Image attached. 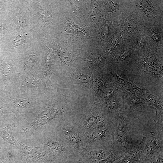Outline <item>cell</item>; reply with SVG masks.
<instances>
[{
	"instance_id": "19",
	"label": "cell",
	"mask_w": 163,
	"mask_h": 163,
	"mask_svg": "<svg viewBox=\"0 0 163 163\" xmlns=\"http://www.w3.org/2000/svg\"><path fill=\"white\" fill-rule=\"evenodd\" d=\"M133 163H144L142 160L139 161H138Z\"/></svg>"
},
{
	"instance_id": "18",
	"label": "cell",
	"mask_w": 163,
	"mask_h": 163,
	"mask_svg": "<svg viewBox=\"0 0 163 163\" xmlns=\"http://www.w3.org/2000/svg\"><path fill=\"white\" fill-rule=\"evenodd\" d=\"M120 159L115 161L113 163H121Z\"/></svg>"
},
{
	"instance_id": "11",
	"label": "cell",
	"mask_w": 163,
	"mask_h": 163,
	"mask_svg": "<svg viewBox=\"0 0 163 163\" xmlns=\"http://www.w3.org/2000/svg\"><path fill=\"white\" fill-rule=\"evenodd\" d=\"M123 157L118 154L113 150L111 153L106 158L95 163H113Z\"/></svg>"
},
{
	"instance_id": "10",
	"label": "cell",
	"mask_w": 163,
	"mask_h": 163,
	"mask_svg": "<svg viewBox=\"0 0 163 163\" xmlns=\"http://www.w3.org/2000/svg\"><path fill=\"white\" fill-rule=\"evenodd\" d=\"M32 104L28 101L22 98H16L13 101V106L18 110L23 112L24 110L30 108Z\"/></svg>"
},
{
	"instance_id": "6",
	"label": "cell",
	"mask_w": 163,
	"mask_h": 163,
	"mask_svg": "<svg viewBox=\"0 0 163 163\" xmlns=\"http://www.w3.org/2000/svg\"><path fill=\"white\" fill-rule=\"evenodd\" d=\"M15 126L14 123L8 125L5 128L1 129L0 133L5 141L17 147L18 144V141L15 140L12 135V130Z\"/></svg>"
},
{
	"instance_id": "4",
	"label": "cell",
	"mask_w": 163,
	"mask_h": 163,
	"mask_svg": "<svg viewBox=\"0 0 163 163\" xmlns=\"http://www.w3.org/2000/svg\"><path fill=\"white\" fill-rule=\"evenodd\" d=\"M113 149H98L87 151L81 154L80 163H95L106 158Z\"/></svg>"
},
{
	"instance_id": "5",
	"label": "cell",
	"mask_w": 163,
	"mask_h": 163,
	"mask_svg": "<svg viewBox=\"0 0 163 163\" xmlns=\"http://www.w3.org/2000/svg\"><path fill=\"white\" fill-rule=\"evenodd\" d=\"M143 157V150L138 145L127 152L123 157L120 158V160L121 163H133L142 160Z\"/></svg>"
},
{
	"instance_id": "3",
	"label": "cell",
	"mask_w": 163,
	"mask_h": 163,
	"mask_svg": "<svg viewBox=\"0 0 163 163\" xmlns=\"http://www.w3.org/2000/svg\"><path fill=\"white\" fill-rule=\"evenodd\" d=\"M57 115L58 112L55 109L49 107L39 114L27 127L23 128V131L25 135L30 136L38 128L57 117Z\"/></svg>"
},
{
	"instance_id": "14",
	"label": "cell",
	"mask_w": 163,
	"mask_h": 163,
	"mask_svg": "<svg viewBox=\"0 0 163 163\" xmlns=\"http://www.w3.org/2000/svg\"><path fill=\"white\" fill-rule=\"evenodd\" d=\"M23 85L26 86L33 87L37 86L39 82L37 80L33 77L26 78L24 81Z\"/></svg>"
},
{
	"instance_id": "13",
	"label": "cell",
	"mask_w": 163,
	"mask_h": 163,
	"mask_svg": "<svg viewBox=\"0 0 163 163\" xmlns=\"http://www.w3.org/2000/svg\"><path fill=\"white\" fill-rule=\"evenodd\" d=\"M163 153L157 154L152 157L142 160L144 163H163Z\"/></svg>"
},
{
	"instance_id": "9",
	"label": "cell",
	"mask_w": 163,
	"mask_h": 163,
	"mask_svg": "<svg viewBox=\"0 0 163 163\" xmlns=\"http://www.w3.org/2000/svg\"><path fill=\"white\" fill-rule=\"evenodd\" d=\"M115 78L120 86L125 89L136 90L141 93L145 92V90L137 87L133 82L128 80L123 79L117 75H116Z\"/></svg>"
},
{
	"instance_id": "16",
	"label": "cell",
	"mask_w": 163,
	"mask_h": 163,
	"mask_svg": "<svg viewBox=\"0 0 163 163\" xmlns=\"http://www.w3.org/2000/svg\"><path fill=\"white\" fill-rule=\"evenodd\" d=\"M23 18L21 15L19 17H18V21L20 24H21L23 23L24 20Z\"/></svg>"
},
{
	"instance_id": "15",
	"label": "cell",
	"mask_w": 163,
	"mask_h": 163,
	"mask_svg": "<svg viewBox=\"0 0 163 163\" xmlns=\"http://www.w3.org/2000/svg\"><path fill=\"white\" fill-rule=\"evenodd\" d=\"M35 59L33 56H29L26 60V65L29 67H32L35 63Z\"/></svg>"
},
{
	"instance_id": "2",
	"label": "cell",
	"mask_w": 163,
	"mask_h": 163,
	"mask_svg": "<svg viewBox=\"0 0 163 163\" xmlns=\"http://www.w3.org/2000/svg\"><path fill=\"white\" fill-rule=\"evenodd\" d=\"M163 133L156 131H152L142 138L139 145L143 151L142 160L163 153Z\"/></svg>"
},
{
	"instance_id": "20",
	"label": "cell",
	"mask_w": 163,
	"mask_h": 163,
	"mask_svg": "<svg viewBox=\"0 0 163 163\" xmlns=\"http://www.w3.org/2000/svg\"><path fill=\"white\" fill-rule=\"evenodd\" d=\"M2 28V27L0 26V30H1V29Z\"/></svg>"
},
{
	"instance_id": "12",
	"label": "cell",
	"mask_w": 163,
	"mask_h": 163,
	"mask_svg": "<svg viewBox=\"0 0 163 163\" xmlns=\"http://www.w3.org/2000/svg\"><path fill=\"white\" fill-rule=\"evenodd\" d=\"M62 130L65 134L73 144L77 145L78 143L79 138L76 134L66 128H63Z\"/></svg>"
},
{
	"instance_id": "7",
	"label": "cell",
	"mask_w": 163,
	"mask_h": 163,
	"mask_svg": "<svg viewBox=\"0 0 163 163\" xmlns=\"http://www.w3.org/2000/svg\"><path fill=\"white\" fill-rule=\"evenodd\" d=\"M44 144L46 150L53 154H59L64 151V148L61 144L56 140L47 139L45 140Z\"/></svg>"
},
{
	"instance_id": "1",
	"label": "cell",
	"mask_w": 163,
	"mask_h": 163,
	"mask_svg": "<svg viewBox=\"0 0 163 163\" xmlns=\"http://www.w3.org/2000/svg\"><path fill=\"white\" fill-rule=\"evenodd\" d=\"M114 146L113 150L124 156L134 149L133 139L128 126L120 115L114 121Z\"/></svg>"
},
{
	"instance_id": "8",
	"label": "cell",
	"mask_w": 163,
	"mask_h": 163,
	"mask_svg": "<svg viewBox=\"0 0 163 163\" xmlns=\"http://www.w3.org/2000/svg\"><path fill=\"white\" fill-rule=\"evenodd\" d=\"M143 98L144 100L148 104L153 106L160 113H163V103L157 97L152 94H145Z\"/></svg>"
},
{
	"instance_id": "17",
	"label": "cell",
	"mask_w": 163,
	"mask_h": 163,
	"mask_svg": "<svg viewBox=\"0 0 163 163\" xmlns=\"http://www.w3.org/2000/svg\"><path fill=\"white\" fill-rule=\"evenodd\" d=\"M3 112V107L2 105L0 104V118L2 115Z\"/></svg>"
}]
</instances>
